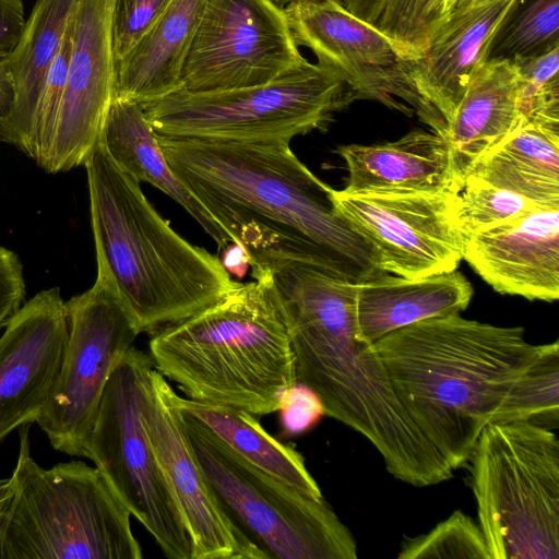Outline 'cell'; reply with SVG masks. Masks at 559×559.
Returning <instances> with one entry per match:
<instances>
[{
    "label": "cell",
    "mask_w": 559,
    "mask_h": 559,
    "mask_svg": "<svg viewBox=\"0 0 559 559\" xmlns=\"http://www.w3.org/2000/svg\"><path fill=\"white\" fill-rule=\"evenodd\" d=\"M158 135V134H157ZM176 177L251 264L298 261L353 284L388 274L374 248L340 213L333 190L289 142L158 135Z\"/></svg>",
    "instance_id": "1"
},
{
    "label": "cell",
    "mask_w": 559,
    "mask_h": 559,
    "mask_svg": "<svg viewBox=\"0 0 559 559\" xmlns=\"http://www.w3.org/2000/svg\"><path fill=\"white\" fill-rule=\"evenodd\" d=\"M281 309L296 381L321 400L325 415L362 435L397 480L427 487L453 469L419 431L399 401L374 345L357 333V284L294 260L255 271Z\"/></svg>",
    "instance_id": "2"
},
{
    "label": "cell",
    "mask_w": 559,
    "mask_h": 559,
    "mask_svg": "<svg viewBox=\"0 0 559 559\" xmlns=\"http://www.w3.org/2000/svg\"><path fill=\"white\" fill-rule=\"evenodd\" d=\"M407 415L454 471L538 354L522 326L460 313L426 319L376 343Z\"/></svg>",
    "instance_id": "3"
},
{
    "label": "cell",
    "mask_w": 559,
    "mask_h": 559,
    "mask_svg": "<svg viewBox=\"0 0 559 559\" xmlns=\"http://www.w3.org/2000/svg\"><path fill=\"white\" fill-rule=\"evenodd\" d=\"M84 166L96 261L109 272L140 333L183 320L239 285L218 258L171 228L100 140Z\"/></svg>",
    "instance_id": "4"
},
{
    "label": "cell",
    "mask_w": 559,
    "mask_h": 559,
    "mask_svg": "<svg viewBox=\"0 0 559 559\" xmlns=\"http://www.w3.org/2000/svg\"><path fill=\"white\" fill-rule=\"evenodd\" d=\"M148 347L154 368L188 399L254 416L277 412L297 382L284 316L261 280L159 329Z\"/></svg>",
    "instance_id": "5"
},
{
    "label": "cell",
    "mask_w": 559,
    "mask_h": 559,
    "mask_svg": "<svg viewBox=\"0 0 559 559\" xmlns=\"http://www.w3.org/2000/svg\"><path fill=\"white\" fill-rule=\"evenodd\" d=\"M21 426L1 559H141L130 512L96 467L39 466Z\"/></svg>",
    "instance_id": "6"
},
{
    "label": "cell",
    "mask_w": 559,
    "mask_h": 559,
    "mask_svg": "<svg viewBox=\"0 0 559 559\" xmlns=\"http://www.w3.org/2000/svg\"><path fill=\"white\" fill-rule=\"evenodd\" d=\"M468 461L490 559H559L556 432L527 421L492 423Z\"/></svg>",
    "instance_id": "7"
},
{
    "label": "cell",
    "mask_w": 559,
    "mask_h": 559,
    "mask_svg": "<svg viewBox=\"0 0 559 559\" xmlns=\"http://www.w3.org/2000/svg\"><path fill=\"white\" fill-rule=\"evenodd\" d=\"M356 100L348 83L319 62L269 83L217 92L177 90L142 104L158 135L175 139L275 142L324 128Z\"/></svg>",
    "instance_id": "8"
},
{
    "label": "cell",
    "mask_w": 559,
    "mask_h": 559,
    "mask_svg": "<svg viewBox=\"0 0 559 559\" xmlns=\"http://www.w3.org/2000/svg\"><path fill=\"white\" fill-rule=\"evenodd\" d=\"M180 409V408H179ZM197 460L214 493L241 531L280 559H356L349 528L316 500L245 460L207 426L180 411Z\"/></svg>",
    "instance_id": "9"
},
{
    "label": "cell",
    "mask_w": 559,
    "mask_h": 559,
    "mask_svg": "<svg viewBox=\"0 0 559 559\" xmlns=\"http://www.w3.org/2000/svg\"><path fill=\"white\" fill-rule=\"evenodd\" d=\"M150 355L129 348L111 372L84 449L115 495L166 557L192 559L181 511L148 441L143 403Z\"/></svg>",
    "instance_id": "10"
},
{
    "label": "cell",
    "mask_w": 559,
    "mask_h": 559,
    "mask_svg": "<svg viewBox=\"0 0 559 559\" xmlns=\"http://www.w3.org/2000/svg\"><path fill=\"white\" fill-rule=\"evenodd\" d=\"M68 338L60 370L36 423L57 451L84 456L107 381L140 334L105 265L94 285L64 302Z\"/></svg>",
    "instance_id": "11"
},
{
    "label": "cell",
    "mask_w": 559,
    "mask_h": 559,
    "mask_svg": "<svg viewBox=\"0 0 559 559\" xmlns=\"http://www.w3.org/2000/svg\"><path fill=\"white\" fill-rule=\"evenodd\" d=\"M307 62L284 7L274 0H205L179 90L217 92L262 85Z\"/></svg>",
    "instance_id": "12"
},
{
    "label": "cell",
    "mask_w": 559,
    "mask_h": 559,
    "mask_svg": "<svg viewBox=\"0 0 559 559\" xmlns=\"http://www.w3.org/2000/svg\"><path fill=\"white\" fill-rule=\"evenodd\" d=\"M298 46L336 71L356 99H371L412 115L445 138L444 119L417 93L402 59L378 31L347 11L338 0H295L284 7Z\"/></svg>",
    "instance_id": "13"
},
{
    "label": "cell",
    "mask_w": 559,
    "mask_h": 559,
    "mask_svg": "<svg viewBox=\"0 0 559 559\" xmlns=\"http://www.w3.org/2000/svg\"><path fill=\"white\" fill-rule=\"evenodd\" d=\"M457 192L349 193L333 190L340 213L374 248L382 271L418 278L455 271L466 236L454 218Z\"/></svg>",
    "instance_id": "14"
},
{
    "label": "cell",
    "mask_w": 559,
    "mask_h": 559,
    "mask_svg": "<svg viewBox=\"0 0 559 559\" xmlns=\"http://www.w3.org/2000/svg\"><path fill=\"white\" fill-rule=\"evenodd\" d=\"M176 392L152 368L143 403L145 431L185 520L192 559H265L207 481L185 431Z\"/></svg>",
    "instance_id": "15"
},
{
    "label": "cell",
    "mask_w": 559,
    "mask_h": 559,
    "mask_svg": "<svg viewBox=\"0 0 559 559\" xmlns=\"http://www.w3.org/2000/svg\"><path fill=\"white\" fill-rule=\"evenodd\" d=\"M115 0H78L66 88L48 156L50 174L84 165L100 140L115 96Z\"/></svg>",
    "instance_id": "16"
},
{
    "label": "cell",
    "mask_w": 559,
    "mask_h": 559,
    "mask_svg": "<svg viewBox=\"0 0 559 559\" xmlns=\"http://www.w3.org/2000/svg\"><path fill=\"white\" fill-rule=\"evenodd\" d=\"M68 338L60 289L26 301L0 337V441L37 420L51 396Z\"/></svg>",
    "instance_id": "17"
},
{
    "label": "cell",
    "mask_w": 559,
    "mask_h": 559,
    "mask_svg": "<svg viewBox=\"0 0 559 559\" xmlns=\"http://www.w3.org/2000/svg\"><path fill=\"white\" fill-rule=\"evenodd\" d=\"M520 1H457L430 36L424 52L413 60H402L417 93L447 127L475 70L489 58L495 38Z\"/></svg>",
    "instance_id": "18"
},
{
    "label": "cell",
    "mask_w": 559,
    "mask_h": 559,
    "mask_svg": "<svg viewBox=\"0 0 559 559\" xmlns=\"http://www.w3.org/2000/svg\"><path fill=\"white\" fill-rule=\"evenodd\" d=\"M463 259L495 290L559 298V207L537 206L466 238Z\"/></svg>",
    "instance_id": "19"
},
{
    "label": "cell",
    "mask_w": 559,
    "mask_h": 559,
    "mask_svg": "<svg viewBox=\"0 0 559 559\" xmlns=\"http://www.w3.org/2000/svg\"><path fill=\"white\" fill-rule=\"evenodd\" d=\"M344 158L349 193L459 192L445 138L415 130L380 144H349L337 148Z\"/></svg>",
    "instance_id": "20"
},
{
    "label": "cell",
    "mask_w": 559,
    "mask_h": 559,
    "mask_svg": "<svg viewBox=\"0 0 559 559\" xmlns=\"http://www.w3.org/2000/svg\"><path fill=\"white\" fill-rule=\"evenodd\" d=\"M520 126L518 64L509 58H489L475 70L447 127L459 189L478 160Z\"/></svg>",
    "instance_id": "21"
},
{
    "label": "cell",
    "mask_w": 559,
    "mask_h": 559,
    "mask_svg": "<svg viewBox=\"0 0 559 559\" xmlns=\"http://www.w3.org/2000/svg\"><path fill=\"white\" fill-rule=\"evenodd\" d=\"M472 296V284L456 270L418 278L383 274L357 284V333L373 344L413 323L460 313Z\"/></svg>",
    "instance_id": "22"
},
{
    "label": "cell",
    "mask_w": 559,
    "mask_h": 559,
    "mask_svg": "<svg viewBox=\"0 0 559 559\" xmlns=\"http://www.w3.org/2000/svg\"><path fill=\"white\" fill-rule=\"evenodd\" d=\"M78 0H36L9 57L14 85L10 111L0 118V141L32 158L35 114L48 69L59 52Z\"/></svg>",
    "instance_id": "23"
},
{
    "label": "cell",
    "mask_w": 559,
    "mask_h": 559,
    "mask_svg": "<svg viewBox=\"0 0 559 559\" xmlns=\"http://www.w3.org/2000/svg\"><path fill=\"white\" fill-rule=\"evenodd\" d=\"M205 0H171L116 63L115 96L140 104L180 88L181 68Z\"/></svg>",
    "instance_id": "24"
},
{
    "label": "cell",
    "mask_w": 559,
    "mask_h": 559,
    "mask_svg": "<svg viewBox=\"0 0 559 559\" xmlns=\"http://www.w3.org/2000/svg\"><path fill=\"white\" fill-rule=\"evenodd\" d=\"M100 142L121 169L140 182L154 186L179 203L221 249L231 242L171 170L142 104L124 97H114Z\"/></svg>",
    "instance_id": "25"
},
{
    "label": "cell",
    "mask_w": 559,
    "mask_h": 559,
    "mask_svg": "<svg viewBox=\"0 0 559 559\" xmlns=\"http://www.w3.org/2000/svg\"><path fill=\"white\" fill-rule=\"evenodd\" d=\"M466 178L559 207V129L526 122L483 156Z\"/></svg>",
    "instance_id": "26"
},
{
    "label": "cell",
    "mask_w": 559,
    "mask_h": 559,
    "mask_svg": "<svg viewBox=\"0 0 559 559\" xmlns=\"http://www.w3.org/2000/svg\"><path fill=\"white\" fill-rule=\"evenodd\" d=\"M180 411L207 426L236 453L262 471L316 500L322 491L294 447L271 436L254 415L235 407L176 396Z\"/></svg>",
    "instance_id": "27"
},
{
    "label": "cell",
    "mask_w": 559,
    "mask_h": 559,
    "mask_svg": "<svg viewBox=\"0 0 559 559\" xmlns=\"http://www.w3.org/2000/svg\"><path fill=\"white\" fill-rule=\"evenodd\" d=\"M383 35L403 61L419 57L449 14L447 0H338Z\"/></svg>",
    "instance_id": "28"
},
{
    "label": "cell",
    "mask_w": 559,
    "mask_h": 559,
    "mask_svg": "<svg viewBox=\"0 0 559 559\" xmlns=\"http://www.w3.org/2000/svg\"><path fill=\"white\" fill-rule=\"evenodd\" d=\"M559 426V342L539 345L534 361L514 382L492 423Z\"/></svg>",
    "instance_id": "29"
},
{
    "label": "cell",
    "mask_w": 559,
    "mask_h": 559,
    "mask_svg": "<svg viewBox=\"0 0 559 559\" xmlns=\"http://www.w3.org/2000/svg\"><path fill=\"white\" fill-rule=\"evenodd\" d=\"M557 45L559 0H521L495 38L489 58L535 56Z\"/></svg>",
    "instance_id": "30"
},
{
    "label": "cell",
    "mask_w": 559,
    "mask_h": 559,
    "mask_svg": "<svg viewBox=\"0 0 559 559\" xmlns=\"http://www.w3.org/2000/svg\"><path fill=\"white\" fill-rule=\"evenodd\" d=\"M519 68L521 124L559 129V45L535 56L512 58Z\"/></svg>",
    "instance_id": "31"
},
{
    "label": "cell",
    "mask_w": 559,
    "mask_h": 559,
    "mask_svg": "<svg viewBox=\"0 0 559 559\" xmlns=\"http://www.w3.org/2000/svg\"><path fill=\"white\" fill-rule=\"evenodd\" d=\"M537 206L516 193L466 178L456 193L454 218L467 238L520 217Z\"/></svg>",
    "instance_id": "32"
},
{
    "label": "cell",
    "mask_w": 559,
    "mask_h": 559,
    "mask_svg": "<svg viewBox=\"0 0 559 559\" xmlns=\"http://www.w3.org/2000/svg\"><path fill=\"white\" fill-rule=\"evenodd\" d=\"M399 559H490L480 526L461 510L428 533L405 539Z\"/></svg>",
    "instance_id": "33"
},
{
    "label": "cell",
    "mask_w": 559,
    "mask_h": 559,
    "mask_svg": "<svg viewBox=\"0 0 559 559\" xmlns=\"http://www.w3.org/2000/svg\"><path fill=\"white\" fill-rule=\"evenodd\" d=\"M72 29L73 12L64 33L61 48L48 69L36 108L32 158L40 167H43L51 146L66 88L72 47Z\"/></svg>",
    "instance_id": "34"
},
{
    "label": "cell",
    "mask_w": 559,
    "mask_h": 559,
    "mask_svg": "<svg viewBox=\"0 0 559 559\" xmlns=\"http://www.w3.org/2000/svg\"><path fill=\"white\" fill-rule=\"evenodd\" d=\"M171 0H115L112 51L116 63L136 44Z\"/></svg>",
    "instance_id": "35"
},
{
    "label": "cell",
    "mask_w": 559,
    "mask_h": 559,
    "mask_svg": "<svg viewBox=\"0 0 559 559\" xmlns=\"http://www.w3.org/2000/svg\"><path fill=\"white\" fill-rule=\"evenodd\" d=\"M277 412L282 435L287 438L308 431L325 415L320 397L299 382L284 392Z\"/></svg>",
    "instance_id": "36"
},
{
    "label": "cell",
    "mask_w": 559,
    "mask_h": 559,
    "mask_svg": "<svg viewBox=\"0 0 559 559\" xmlns=\"http://www.w3.org/2000/svg\"><path fill=\"white\" fill-rule=\"evenodd\" d=\"M25 298L23 265L19 255L0 246V329L5 328Z\"/></svg>",
    "instance_id": "37"
},
{
    "label": "cell",
    "mask_w": 559,
    "mask_h": 559,
    "mask_svg": "<svg viewBox=\"0 0 559 559\" xmlns=\"http://www.w3.org/2000/svg\"><path fill=\"white\" fill-rule=\"evenodd\" d=\"M26 19L22 0H0V61L15 49Z\"/></svg>",
    "instance_id": "38"
},
{
    "label": "cell",
    "mask_w": 559,
    "mask_h": 559,
    "mask_svg": "<svg viewBox=\"0 0 559 559\" xmlns=\"http://www.w3.org/2000/svg\"><path fill=\"white\" fill-rule=\"evenodd\" d=\"M221 262L230 276H243L251 264V259L241 245L230 242L223 249Z\"/></svg>",
    "instance_id": "39"
},
{
    "label": "cell",
    "mask_w": 559,
    "mask_h": 559,
    "mask_svg": "<svg viewBox=\"0 0 559 559\" xmlns=\"http://www.w3.org/2000/svg\"><path fill=\"white\" fill-rule=\"evenodd\" d=\"M14 99V85L9 68V58L0 61V118L11 109Z\"/></svg>",
    "instance_id": "40"
},
{
    "label": "cell",
    "mask_w": 559,
    "mask_h": 559,
    "mask_svg": "<svg viewBox=\"0 0 559 559\" xmlns=\"http://www.w3.org/2000/svg\"><path fill=\"white\" fill-rule=\"evenodd\" d=\"M13 496L12 478L0 479V509L7 506Z\"/></svg>",
    "instance_id": "41"
},
{
    "label": "cell",
    "mask_w": 559,
    "mask_h": 559,
    "mask_svg": "<svg viewBox=\"0 0 559 559\" xmlns=\"http://www.w3.org/2000/svg\"><path fill=\"white\" fill-rule=\"evenodd\" d=\"M9 503L0 509V559H1V554H2V551H1V548H2V534H3V528H4V524H5V520H7Z\"/></svg>",
    "instance_id": "42"
},
{
    "label": "cell",
    "mask_w": 559,
    "mask_h": 559,
    "mask_svg": "<svg viewBox=\"0 0 559 559\" xmlns=\"http://www.w3.org/2000/svg\"><path fill=\"white\" fill-rule=\"evenodd\" d=\"M275 2H277L278 4L285 7L286 4H288L289 2H293L295 0H274Z\"/></svg>",
    "instance_id": "43"
},
{
    "label": "cell",
    "mask_w": 559,
    "mask_h": 559,
    "mask_svg": "<svg viewBox=\"0 0 559 559\" xmlns=\"http://www.w3.org/2000/svg\"><path fill=\"white\" fill-rule=\"evenodd\" d=\"M455 3H456V0H447L448 9L451 10Z\"/></svg>",
    "instance_id": "44"
},
{
    "label": "cell",
    "mask_w": 559,
    "mask_h": 559,
    "mask_svg": "<svg viewBox=\"0 0 559 559\" xmlns=\"http://www.w3.org/2000/svg\"><path fill=\"white\" fill-rule=\"evenodd\" d=\"M457 1H471V2H476V1H481V0H456Z\"/></svg>",
    "instance_id": "45"
}]
</instances>
